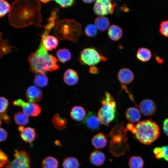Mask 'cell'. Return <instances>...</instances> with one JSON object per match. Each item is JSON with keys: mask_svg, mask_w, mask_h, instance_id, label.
I'll list each match as a JSON object with an SVG mask.
<instances>
[{"mask_svg": "<svg viewBox=\"0 0 168 168\" xmlns=\"http://www.w3.org/2000/svg\"><path fill=\"white\" fill-rule=\"evenodd\" d=\"M10 24L16 28L32 25L40 26L42 21L41 4L37 0H18L13 2L9 12Z\"/></svg>", "mask_w": 168, "mask_h": 168, "instance_id": "1", "label": "cell"}, {"mask_svg": "<svg viewBox=\"0 0 168 168\" xmlns=\"http://www.w3.org/2000/svg\"><path fill=\"white\" fill-rule=\"evenodd\" d=\"M127 132V129L122 122L112 128L107 135L109 138L108 150L113 156H123L129 150Z\"/></svg>", "mask_w": 168, "mask_h": 168, "instance_id": "2", "label": "cell"}, {"mask_svg": "<svg viewBox=\"0 0 168 168\" xmlns=\"http://www.w3.org/2000/svg\"><path fill=\"white\" fill-rule=\"evenodd\" d=\"M82 26L72 19L57 20L54 33L60 40H68L77 43L82 35Z\"/></svg>", "mask_w": 168, "mask_h": 168, "instance_id": "3", "label": "cell"}, {"mask_svg": "<svg viewBox=\"0 0 168 168\" xmlns=\"http://www.w3.org/2000/svg\"><path fill=\"white\" fill-rule=\"evenodd\" d=\"M131 132L136 139L145 145H149L154 142L160 133L158 125L150 119L139 121Z\"/></svg>", "mask_w": 168, "mask_h": 168, "instance_id": "4", "label": "cell"}, {"mask_svg": "<svg viewBox=\"0 0 168 168\" xmlns=\"http://www.w3.org/2000/svg\"><path fill=\"white\" fill-rule=\"evenodd\" d=\"M28 61L30 67V70L35 73L53 72L57 70L59 68L57 59L48 53L46 54L32 53L29 56Z\"/></svg>", "mask_w": 168, "mask_h": 168, "instance_id": "5", "label": "cell"}, {"mask_svg": "<svg viewBox=\"0 0 168 168\" xmlns=\"http://www.w3.org/2000/svg\"><path fill=\"white\" fill-rule=\"evenodd\" d=\"M102 106L98 116L101 124L108 126L115 119L116 112V102L110 93L106 92L101 100Z\"/></svg>", "mask_w": 168, "mask_h": 168, "instance_id": "6", "label": "cell"}, {"mask_svg": "<svg viewBox=\"0 0 168 168\" xmlns=\"http://www.w3.org/2000/svg\"><path fill=\"white\" fill-rule=\"evenodd\" d=\"M107 59V57L101 54L96 49L90 47L84 49L81 51L79 61L82 65L92 66Z\"/></svg>", "mask_w": 168, "mask_h": 168, "instance_id": "7", "label": "cell"}, {"mask_svg": "<svg viewBox=\"0 0 168 168\" xmlns=\"http://www.w3.org/2000/svg\"><path fill=\"white\" fill-rule=\"evenodd\" d=\"M4 168H30V158L29 154L24 150H16L14 158L4 167Z\"/></svg>", "mask_w": 168, "mask_h": 168, "instance_id": "8", "label": "cell"}, {"mask_svg": "<svg viewBox=\"0 0 168 168\" xmlns=\"http://www.w3.org/2000/svg\"><path fill=\"white\" fill-rule=\"evenodd\" d=\"M116 3L110 0H96L93 6L94 13L98 16L112 14L114 12Z\"/></svg>", "mask_w": 168, "mask_h": 168, "instance_id": "9", "label": "cell"}, {"mask_svg": "<svg viewBox=\"0 0 168 168\" xmlns=\"http://www.w3.org/2000/svg\"><path fill=\"white\" fill-rule=\"evenodd\" d=\"M12 103L16 106L22 107L23 113L28 116H37L41 111L40 106L35 103L26 102L19 99L14 100Z\"/></svg>", "mask_w": 168, "mask_h": 168, "instance_id": "10", "label": "cell"}, {"mask_svg": "<svg viewBox=\"0 0 168 168\" xmlns=\"http://www.w3.org/2000/svg\"><path fill=\"white\" fill-rule=\"evenodd\" d=\"M100 123L98 116L95 113L90 111L80 124H83L89 130L95 131L99 129Z\"/></svg>", "mask_w": 168, "mask_h": 168, "instance_id": "11", "label": "cell"}, {"mask_svg": "<svg viewBox=\"0 0 168 168\" xmlns=\"http://www.w3.org/2000/svg\"><path fill=\"white\" fill-rule=\"evenodd\" d=\"M139 110L144 115L151 116L156 112V106L153 101L150 99H144L139 105Z\"/></svg>", "mask_w": 168, "mask_h": 168, "instance_id": "12", "label": "cell"}, {"mask_svg": "<svg viewBox=\"0 0 168 168\" xmlns=\"http://www.w3.org/2000/svg\"><path fill=\"white\" fill-rule=\"evenodd\" d=\"M26 96L29 102L34 103L38 102L41 100L43 94L41 90L37 86H31L27 89Z\"/></svg>", "mask_w": 168, "mask_h": 168, "instance_id": "13", "label": "cell"}, {"mask_svg": "<svg viewBox=\"0 0 168 168\" xmlns=\"http://www.w3.org/2000/svg\"><path fill=\"white\" fill-rule=\"evenodd\" d=\"M118 77L123 85L131 83L133 80L134 75L132 71L128 68L121 69L119 72Z\"/></svg>", "mask_w": 168, "mask_h": 168, "instance_id": "14", "label": "cell"}, {"mask_svg": "<svg viewBox=\"0 0 168 168\" xmlns=\"http://www.w3.org/2000/svg\"><path fill=\"white\" fill-rule=\"evenodd\" d=\"M63 80L68 85L72 86L76 85L79 80V77L77 72L73 69L67 70L63 75Z\"/></svg>", "mask_w": 168, "mask_h": 168, "instance_id": "15", "label": "cell"}, {"mask_svg": "<svg viewBox=\"0 0 168 168\" xmlns=\"http://www.w3.org/2000/svg\"><path fill=\"white\" fill-rule=\"evenodd\" d=\"M20 132L21 138L26 143H31L37 137L35 129L30 127L24 128Z\"/></svg>", "mask_w": 168, "mask_h": 168, "instance_id": "16", "label": "cell"}, {"mask_svg": "<svg viewBox=\"0 0 168 168\" xmlns=\"http://www.w3.org/2000/svg\"><path fill=\"white\" fill-rule=\"evenodd\" d=\"M91 163L96 166H100L102 165L105 160V154L100 150H96L92 152L89 157Z\"/></svg>", "mask_w": 168, "mask_h": 168, "instance_id": "17", "label": "cell"}, {"mask_svg": "<svg viewBox=\"0 0 168 168\" xmlns=\"http://www.w3.org/2000/svg\"><path fill=\"white\" fill-rule=\"evenodd\" d=\"M125 116L129 121L133 123L139 121L141 117L140 111L135 107L128 108L126 111Z\"/></svg>", "mask_w": 168, "mask_h": 168, "instance_id": "18", "label": "cell"}, {"mask_svg": "<svg viewBox=\"0 0 168 168\" xmlns=\"http://www.w3.org/2000/svg\"><path fill=\"white\" fill-rule=\"evenodd\" d=\"M91 142L96 148L102 149L107 145V138L103 133H99L93 137L91 139Z\"/></svg>", "mask_w": 168, "mask_h": 168, "instance_id": "19", "label": "cell"}, {"mask_svg": "<svg viewBox=\"0 0 168 168\" xmlns=\"http://www.w3.org/2000/svg\"><path fill=\"white\" fill-rule=\"evenodd\" d=\"M86 115V111L82 107L75 106L71 109L70 115L73 120L80 122L84 120Z\"/></svg>", "mask_w": 168, "mask_h": 168, "instance_id": "20", "label": "cell"}, {"mask_svg": "<svg viewBox=\"0 0 168 168\" xmlns=\"http://www.w3.org/2000/svg\"><path fill=\"white\" fill-rule=\"evenodd\" d=\"M108 34L111 40L116 41L121 38L123 32L122 30L119 26L116 25H112L108 29Z\"/></svg>", "mask_w": 168, "mask_h": 168, "instance_id": "21", "label": "cell"}, {"mask_svg": "<svg viewBox=\"0 0 168 168\" xmlns=\"http://www.w3.org/2000/svg\"><path fill=\"white\" fill-rule=\"evenodd\" d=\"M52 122L54 126L59 130L64 129L67 125L66 119L61 117L58 113L56 114L53 116L52 119Z\"/></svg>", "mask_w": 168, "mask_h": 168, "instance_id": "22", "label": "cell"}, {"mask_svg": "<svg viewBox=\"0 0 168 168\" xmlns=\"http://www.w3.org/2000/svg\"><path fill=\"white\" fill-rule=\"evenodd\" d=\"M8 105L9 102L7 98L0 96V117L6 123H8L10 120L6 112Z\"/></svg>", "mask_w": 168, "mask_h": 168, "instance_id": "23", "label": "cell"}, {"mask_svg": "<svg viewBox=\"0 0 168 168\" xmlns=\"http://www.w3.org/2000/svg\"><path fill=\"white\" fill-rule=\"evenodd\" d=\"M95 25L98 30L101 31L105 30L109 27V19L105 16H99L94 20Z\"/></svg>", "mask_w": 168, "mask_h": 168, "instance_id": "24", "label": "cell"}, {"mask_svg": "<svg viewBox=\"0 0 168 168\" xmlns=\"http://www.w3.org/2000/svg\"><path fill=\"white\" fill-rule=\"evenodd\" d=\"M152 56L151 51L148 48L145 47L139 48L136 54L137 58L139 60L144 62L149 60Z\"/></svg>", "mask_w": 168, "mask_h": 168, "instance_id": "25", "label": "cell"}, {"mask_svg": "<svg viewBox=\"0 0 168 168\" xmlns=\"http://www.w3.org/2000/svg\"><path fill=\"white\" fill-rule=\"evenodd\" d=\"M56 54L58 60L62 63L69 61L72 58V54L69 49H60L56 52Z\"/></svg>", "mask_w": 168, "mask_h": 168, "instance_id": "26", "label": "cell"}, {"mask_svg": "<svg viewBox=\"0 0 168 168\" xmlns=\"http://www.w3.org/2000/svg\"><path fill=\"white\" fill-rule=\"evenodd\" d=\"M48 77L45 73H39L35 75L34 83L37 86L43 87L48 84Z\"/></svg>", "mask_w": 168, "mask_h": 168, "instance_id": "27", "label": "cell"}, {"mask_svg": "<svg viewBox=\"0 0 168 168\" xmlns=\"http://www.w3.org/2000/svg\"><path fill=\"white\" fill-rule=\"evenodd\" d=\"M14 119L16 124L20 126L27 124L29 120L28 116L21 111L18 112L14 114Z\"/></svg>", "mask_w": 168, "mask_h": 168, "instance_id": "28", "label": "cell"}, {"mask_svg": "<svg viewBox=\"0 0 168 168\" xmlns=\"http://www.w3.org/2000/svg\"><path fill=\"white\" fill-rule=\"evenodd\" d=\"M62 166L63 168H79L80 163L76 158L69 157L64 159Z\"/></svg>", "mask_w": 168, "mask_h": 168, "instance_id": "29", "label": "cell"}, {"mask_svg": "<svg viewBox=\"0 0 168 168\" xmlns=\"http://www.w3.org/2000/svg\"><path fill=\"white\" fill-rule=\"evenodd\" d=\"M43 168H58V162L54 157L49 156L45 158L42 162Z\"/></svg>", "mask_w": 168, "mask_h": 168, "instance_id": "30", "label": "cell"}, {"mask_svg": "<svg viewBox=\"0 0 168 168\" xmlns=\"http://www.w3.org/2000/svg\"><path fill=\"white\" fill-rule=\"evenodd\" d=\"M144 161L141 157L138 156H133L131 157L128 161L130 168H142Z\"/></svg>", "mask_w": 168, "mask_h": 168, "instance_id": "31", "label": "cell"}, {"mask_svg": "<svg viewBox=\"0 0 168 168\" xmlns=\"http://www.w3.org/2000/svg\"><path fill=\"white\" fill-rule=\"evenodd\" d=\"M13 46L8 44L7 40H0V59L4 55L9 54L12 51Z\"/></svg>", "mask_w": 168, "mask_h": 168, "instance_id": "32", "label": "cell"}, {"mask_svg": "<svg viewBox=\"0 0 168 168\" xmlns=\"http://www.w3.org/2000/svg\"><path fill=\"white\" fill-rule=\"evenodd\" d=\"M84 33L88 37H94L97 35L98 29L95 24H90L86 26Z\"/></svg>", "mask_w": 168, "mask_h": 168, "instance_id": "33", "label": "cell"}, {"mask_svg": "<svg viewBox=\"0 0 168 168\" xmlns=\"http://www.w3.org/2000/svg\"><path fill=\"white\" fill-rule=\"evenodd\" d=\"M11 8V6L7 1L0 0V17H2L8 12Z\"/></svg>", "mask_w": 168, "mask_h": 168, "instance_id": "34", "label": "cell"}, {"mask_svg": "<svg viewBox=\"0 0 168 168\" xmlns=\"http://www.w3.org/2000/svg\"><path fill=\"white\" fill-rule=\"evenodd\" d=\"M159 31L163 35L168 37V20L162 21L160 25Z\"/></svg>", "mask_w": 168, "mask_h": 168, "instance_id": "35", "label": "cell"}, {"mask_svg": "<svg viewBox=\"0 0 168 168\" xmlns=\"http://www.w3.org/2000/svg\"><path fill=\"white\" fill-rule=\"evenodd\" d=\"M55 1L62 8L70 7L74 5L76 1L74 0H55Z\"/></svg>", "mask_w": 168, "mask_h": 168, "instance_id": "36", "label": "cell"}, {"mask_svg": "<svg viewBox=\"0 0 168 168\" xmlns=\"http://www.w3.org/2000/svg\"><path fill=\"white\" fill-rule=\"evenodd\" d=\"M163 158L168 161V146L161 147Z\"/></svg>", "mask_w": 168, "mask_h": 168, "instance_id": "37", "label": "cell"}, {"mask_svg": "<svg viewBox=\"0 0 168 168\" xmlns=\"http://www.w3.org/2000/svg\"><path fill=\"white\" fill-rule=\"evenodd\" d=\"M7 133L4 129L0 128V142L5 140L7 138Z\"/></svg>", "mask_w": 168, "mask_h": 168, "instance_id": "38", "label": "cell"}, {"mask_svg": "<svg viewBox=\"0 0 168 168\" xmlns=\"http://www.w3.org/2000/svg\"><path fill=\"white\" fill-rule=\"evenodd\" d=\"M163 128L164 133L168 137V118L166 119L164 121Z\"/></svg>", "mask_w": 168, "mask_h": 168, "instance_id": "39", "label": "cell"}, {"mask_svg": "<svg viewBox=\"0 0 168 168\" xmlns=\"http://www.w3.org/2000/svg\"><path fill=\"white\" fill-rule=\"evenodd\" d=\"M89 72L90 73L93 74H96L98 73V68L95 66H91L89 69Z\"/></svg>", "mask_w": 168, "mask_h": 168, "instance_id": "40", "label": "cell"}, {"mask_svg": "<svg viewBox=\"0 0 168 168\" xmlns=\"http://www.w3.org/2000/svg\"><path fill=\"white\" fill-rule=\"evenodd\" d=\"M134 126L131 123L128 124L126 126V128L127 130H128L130 131H131L133 128Z\"/></svg>", "mask_w": 168, "mask_h": 168, "instance_id": "41", "label": "cell"}, {"mask_svg": "<svg viewBox=\"0 0 168 168\" xmlns=\"http://www.w3.org/2000/svg\"><path fill=\"white\" fill-rule=\"evenodd\" d=\"M156 59V61L159 63H161L163 62V60L159 57L156 56H155Z\"/></svg>", "mask_w": 168, "mask_h": 168, "instance_id": "42", "label": "cell"}, {"mask_svg": "<svg viewBox=\"0 0 168 168\" xmlns=\"http://www.w3.org/2000/svg\"><path fill=\"white\" fill-rule=\"evenodd\" d=\"M96 1L94 0H83L82 1L84 3H87V4H90L91 3H93L94 2H96Z\"/></svg>", "mask_w": 168, "mask_h": 168, "instance_id": "43", "label": "cell"}, {"mask_svg": "<svg viewBox=\"0 0 168 168\" xmlns=\"http://www.w3.org/2000/svg\"><path fill=\"white\" fill-rule=\"evenodd\" d=\"M122 10L125 12H127L129 10L128 8L127 7H126V6H123V7H122Z\"/></svg>", "mask_w": 168, "mask_h": 168, "instance_id": "44", "label": "cell"}, {"mask_svg": "<svg viewBox=\"0 0 168 168\" xmlns=\"http://www.w3.org/2000/svg\"><path fill=\"white\" fill-rule=\"evenodd\" d=\"M51 1L50 0H40V2L45 4H47V3L49 2H50Z\"/></svg>", "mask_w": 168, "mask_h": 168, "instance_id": "45", "label": "cell"}, {"mask_svg": "<svg viewBox=\"0 0 168 168\" xmlns=\"http://www.w3.org/2000/svg\"><path fill=\"white\" fill-rule=\"evenodd\" d=\"M1 36H2V33L1 32H0V40L2 39Z\"/></svg>", "mask_w": 168, "mask_h": 168, "instance_id": "46", "label": "cell"}, {"mask_svg": "<svg viewBox=\"0 0 168 168\" xmlns=\"http://www.w3.org/2000/svg\"><path fill=\"white\" fill-rule=\"evenodd\" d=\"M1 119H0V125H1Z\"/></svg>", "mask_w": 168, "mask_h": 168, "instance_id": "47", "label": "cell"}, {"mask_svg": "<svg viewBox=\"0 0 168 168\" xmlns=\"http://www.w3.org/2000/svg\"></svg>", "mask_w": 168, "mask_h": 168, "instance_id": "48", "label": "cell"}]
</instances>
